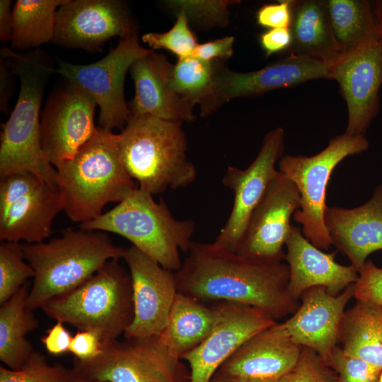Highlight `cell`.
Listing matches in <instances>:
<instances>
[{
    "instance_id": "6da1fadb",
    "label": "cell",
    "mask_w": 382,
    "mask_h": 382,
    "mask_svg": "<svg viewBox=\"0 0 382 382\" xmlns=\"http://www.w3.org/2000/svg\"><path fill=\"white\" fill-rule=\"evenodd\" d=\"M187 254L175 272L179 293L202 302L249 305L275 320L299 308L289 292V270L282 260L245 257L214 243L193 241Z\"/></svg>"
},
{
    "instance_id": "7a4b0ae2",
    "label": "cell",
    "mask_w": 382,
    "mask_h": 382,
    "mask_svg": "<svg viewBox=\"0 0 382 382\" xmlns=\"http://www.w3.org/2000/svg\"><path fill=\"white\" fill-rule=\"evenodd\" d=\"M1 55L18 76L21 88L15 108L2 124L0 178L13 173L28 172L57 185V170L42 149L40 119L44 89L55 69L48 64L38 49L18 54L11 48H4Z\"/></svg>"
},
{
    "instance_id": "3957f363",
    "label": "cell",
    "mask_w": 382,
    "mask_h": 382,
    "mask_svg": "<svg viewBox=\"0 0 382 382\" xmlns=\"http://www.w3.org/2000/svg\"><path fill=\"white\" fill-rule=\"evenodd\" d=\"M63 211L81 224L102 214L110 202L119 203L138 187L120 153L118 134L98 128L69 160L55 167Z\"/></svg>"
},
{
    "instance_id": "277c9868",
    "label": "cell",
    "mask_w": 382,
    "mask_h": 382,
    "mask_svg": "<svg viewBox=\"0 0 382 382\" xmlns=\"http://www.w3.org/2000/svg\"><path fill=\"white\" fill-rule=\"evenodd\" d=\"M21 245L35 272L26 301L32 311L80 286L109 260L122 259L125 249L103 231L81 228H66L59 237Z\"/></svg>"
},
{
    "instance_id": "5b68a950",
    "label": "cell",
    "mask_w": 382,
    "mask_h": 382,
    "mask_svg": "<svg viewBox=\"0 0 382 382\" xmlns=\"http://www.w3.org/2000/svg\"><path fill=\"white\" fill-rule=\"evenodd\" d=\"M182 125L149 115H131L118 134L123 165L139 188L157 195L187 187L196 180Z\"/></svg>"
},
{
    "instance_id": "8992f818",
    "label": "cell",
    "mask_w": 382,
    "mask_h": 382,
    "mask_svg": "<svg viewBox=\"0 0 382 382\" xmlns=\"http://www.w3.org/2000/svg\"><path fill=\"white\" fill-rule=\"evenodd\" d=\"M80 228L122 236L175 272L182 265L180 251L187 253L192 242L195 223L175 219L162 198L156 202L153 195L138 187L112 209Z\"/></svg>"
},
{
    "instance_id": "52a82bcc",
    "label": "cell",
    "mask_w": 382,
    "mask_h": 382,
    "mask_svg": "<svg viewBox=\"0 0 382 382\" xmlns=\"http://www.w3.org/2000/svg\"><path fill=\"white\" fill-rule=\"evenodd\" d=\"M41 310L56 322L97 332L103 342L117 340L134 318L130 274L119 259L109 260L80 286L47 301Z\"/></svg>"
},
{
    "instance_id": "ba28073f",
    "label": "cell",
    "mask_w": 382,
    "mask_h": 382,
    "mask_svg": "<svg viewBox=\"0 0 382 382\" xmlns=\"http://www.w3.org/2000/svg\"><path fill=\"white\" fill-rule=\"evenodd\" d=\"M369 145L364 136L343 133L331 139L314 156L285 155L279 161V171L294 183L300 195V208L293 215L294 219L301 224L303 236L321 250H328L332 245L325 223L330 175L343 159L367 150Z\"/></svg>"
},
{
    "instance_id": "9c48e42d",
    "label": "cell",
    "mask_w": 382,
    "mask_h": 382,
    "mask_svg": "<svg viewBox=\"0 0 382 382\" xmlns=\"http://www.w3.org/2000/svg\"><path fill=\"white\" fill-rule=\"evenodd\" d=\"M103 350L88 361L74 359L72 369L103 382H183L184 366L160 335L125 337L103 342Z\"/></svg>"
},
{
    "instance_id": "30bf717a",
    "label": "cell",
    "mask_w": 382,
    "mask_h": 382,
    "mask_svg": "<svg viewBox=\"0 0 382 382\" xmlns=\"http://www.w3.org/2000/svg\"><path fill=\"white\" fill-rule=\"evenodd\" d=\"M151 50L139 44L137 33L120 39L115 48L96 62L80 65L59 60L55 73L95 100L100 108V128L112 131L123 127L131 116L124 95L126 73L137 59Z\"/></svg>"
},
{
    "instance_id": "8fae6325",
    "label": "cell",
    "mask_w": 382,
    "mask_h": 382,
    "mask_svg": "<svg viewBox=\"0 0 382 382\" xmlns=\"http://www.w3.org/2000/svg\"><path fill=\"white\" fill-rule=\"evenodd\" d=\"M335 62L289 54L262 69L236 72L220 67L210 96L200 105V115L209 116L224 104L240 97H253L315 79H333Z\"/></svg>"
},
{
    "instance_id": "7c38bea8",
    "label": "cell",
    "mask_w": 382,
    "mask_h": 382,
    "mask_svg": "<svg viewBox=\"0 0 382 382\" xmlns=\"http://www.w3.org/2000/svg\"><path fill=\"white\" fill-rule=\"evenodd\" d=\"M284 148V131L277 127L266 134L256 158L248 168L228 167L222 183L233 190V204L215 244L238 250L253 212L279 171L275 165L282 158Z\"/></svg>"
},
{
    "instance_id": "4fadbf2b",
    "label": "cell",
    "mask_w": 382,
    "mask_h": 382,
    "mask_svg": "<svg viewBox=\"0 0 382 382\" xmlns=\"http://www.w3.org/2000/svg\"><path fill=\"white\" fill-rule=\"evenodd\" d=\"M333 79L347 107L345 133L364 136L380 109L382 37L378 35L342 53L334 62Z\"/></svg>"
},
{
    "instance_id": "5bb4252c",
    "label": "cell",
    "mask_w": 382,
    "mask_h": 382,
    "mask_svg": "<svg viewBox=\"0 0 382 382\" xmlns=\"http://www.w3.org/2000/svg\"><path fill=\"white\" fill-rule=\"evenodd\" d=\"M96 105L89 94L69 82L50 96L41 112L40 141L52 166L72 158L96 134Z\"/></svg>"
},
{
    "instance_id": "9a60e30c",
    "label": "cell",
    "mask_w": 382,
    "mask_h": 382,
    "mask_svg": "<svg viewBox=\"0 0 382 382\" xmlns=\"http://www.w3.org/2000/svg\"><path fill=\"white\" fill-rule=\"evenodd\" d=\"M219 319L207 337L182 360L189 364L190 382H210L221 365L251 337L277 321L246 304L218 301Z\"/></svg>"
},
{
    "instance_id": "2e32d148",
    "label": "cell",
    "mask_w": 382,
    "mask_h": 382,
    "mask_svg": "<svg viewBox=\"0 0 382 382\" xmlns=\"http://www.w3.org/2000/svg\"><path fill=\"white\" fill-rule=\"evenodd\" d=\"M125 5L115 0H68L57 11L52 42L93 51L110 38L137 33Z\"/></svg>"
},
{
    "instance_id": "e0dca14e",
    "label": "cell",
    "mask_w": 382,
    "mask_h": 382,
    "mask_svg": "<svg viewBox=\"0 0 382 382\" xmlns=\"http://www.w3.org/2000/svg\"><path fill=\"white\" fill-rule=\"evenodd\" d=\"M122 259L132 279L134 318L125 337L159 335L178 293L175 272L132 245Z\"/></svg>"
},
{
    "instance_id": "ac0fdd59",
    "label": "cell",
    "mask_w": 382,
    "mask_h": 382,
    "mask_svg": "<svg viewBox=\"0 0 382 382\" xmlns=\"http://www.w3.org/2000/svg\"><path fill=\"white\" fill-rule=\"evenodd\" d=\"M299 208L297 187L278 171L253 212L236 253L249 257L284 260L283 248L292 226L290 219Z\"/></svg>"
},
{
    "instance_id": "d6986e66",
    "label": "cell",
    "mask_w": 382,
    "mask_h": 382,
    "mask_svg": "<svg viewBox=\"0 0 382 382\" xmlns=\"http://www.w3.org/2000/svg\"><path fill=\"white\" fill-rule=\"evenodd\" d=\"M301 348L277 323L248 340L216 374L246 382H276L293 368Z\"/></svg>"
},
{
    "instance_id": "ffe728a7",
    "label": "cell",
    "mask_w": 382,
    "mask_h": 382,
    "mask_svg": "<svg viewBox=\"0 0 382 382\" xmlns=\"http://www.w3.org/2000/svg\"><path fill=\"white\" fill-rule=\"evenodd\" d=\"M352 297L354 284L335 296L323 286L310 288L301 294L297 310L282 324L296 343L312 349L326 361L338 345L341 321Z\"/></svg>"
},
{
    "instance_id": "44dd1931",
    "label": "cell",
    "mask_w": 382,
    "mask_h": 382,
    "mask_svg": "<svg viewBox=\"0 0 382 382\" xmlns=\"http://www.w3.org/2000/svg\"><path fill=\"white\" fill-rule=\"evenodd\" d=\"M173 64L162 54L151 50L137 59L129 71L135 94L131 115H149L167 120L190 122L196 119L194 105L181 98L172 85Z\"/></svg>"
},
{
    "instance_id": "7402d4cb",
    "label": "cell",
    "mask_w": 382,
    "mask_h": 382,
    "mask_svg": "<svg viewBox=\"0 0 382 382\" xmlns=\"http://www.w3.org/2000/svg\"><path fill=\"white\" fill-rule=\"evenodd\" d=\"M284 258L289 270L288 290L299 299L307 289L323 286L332 295H337L354 284L359 271L352 265L335 261V252L327 253L311 243L300 228L291 226L285 243Z\"/></svg>"
},
{
    "instance_id": "603a6c76",
    "label": "cell",
    "mask_w": 382,
    "mask_h": 382,
    "mask_svg": "<svg viewBox=\"0 0 382 382\" xmlns=\"http://www.w3.org/2000/svg\"><path fill=\"white\" fill-rule=\"evenodd\" d=\"M325 223L331 243L359 271L371 253L382 250V184L358 207H328Z\"/></svg>"
},
{
    "instance_id": "cb8c5ba5",
    "label": "cell",
    "mask_w": 382,
    "mask_h": 382,
    "mask_svg": "<svg viewBox=\"0 0 382 382\" xmlns=\"http://www.w3.org/2000/svg\"><path fill=\"white\" fill-rule=\"evenodd\" d=\"M63 211L57 185L42 181L0 214L1 241L41 243L52 234L54 218Z\"/></svg>"
},
{
    "instance_id": "d4e9b609",
    "label": "cell",
    "mask_w": 382,
    "mask_h": 382,
    "mask_svg": "<svg viewBox=\"0 0 382 382\" xmlns=\"http://www.w3.org/2000/svg\"><path fill=\"white\" fill-rule=\"evenodd\" d=\"M290 54L335 62L342 54L324 0H293Z\"/></svg>"
},
{
    "instance_id": "484cf974",
    "label": "cell",
    "mask_w": 382,
    "mask_h": 382,
    "mask_svg": "<svg viewBox=\"0 0 382 382\" xmlns=\"http://www.w3.org/2000/svg\"><path fill=\"white\" fill-rule=\"evenodd\" d=\"M219 317L216 305L208 307L202 301L178 292L160 336L170 352L182 359L207 337Z\"/></svg>"
},
{
    "instance_id": "4316f807",
    "label": "cell",
    "mask_w": 382,
    "mask_h": 382,
    "mask_svg": "<svg viewBox=\"0 0 382 382\" xmlns=\"http://www.w3.org/2000/svg\"><path fill=\"white\" fill-rule=\"evenodd\" d=\"M339 343L347 353L382 369V306L357 300L343 315Z\"/></svg>"
},
{
    "instance_id": "83f0119b",
    "label": "cell",
    "mask_w": 382,
    "mask_h": 382,
    "mask_svg": "<svg viewBox=\"0 0 382 382\" xmlns=\"http://www.w3.org/2000/svg\"><path fill=\"white\" fill-rule=\"evenodd\" d=\"M29 290L26 283L0 306V360L11 369H19L35 351L25 337L38 328L33 311L26 306Z\"/></svg>"
},
{
    "instance_id": "f1b7e54d",
    "label": "cell",
    "mask_w": 382,
    "mask_h": 382,
    "mask_svg": "<svg viewBox=\"0 0 382 382\" xmlns=\"http://www.w3.org/2000/svg\"><path fill=\"white\" fill-rule=\"evenodd\" d=\"M68 0H18L12 10L11 50H25L53 40L57 9Z\"/></svg>"
},
{
    "instance_id": "f546056e",
    "label": "cell",
    "mask_w": 382,
    "mask_h": 382,
    "mask_svg": "<svg viewBox=\"0 0 382 382\" xmlns=\"http://www.w3.org/2000/svg\"><path fill=\"white\" fill-rule=\"evenodd\" d=\"M342 53L378 35L371 1L324 0Z\"/></svg>"
},
{
    "instance_id": "4dcf8cb0",
    "label": "cell",
    "mask_w": 382,
    "mask_h": 382,
    "mask_svg": "<svg viewBox=\"0 0 382 382\" xmlns=\"http://www.w3.org/2000/svg\"><path fill=\"white\" fill-rule=\"evenodd\" d=\"M221 66L218 60L205 61L190 56L180 58L173 64V87L184 100L200 105L210 96Z\"/></svg>"
},
{
    "instance_id": "1f68e13d",
    "label": "cell",
    "mask_w": 382,
    "mask_h": 382,
    "mask_svg": "<svg viewBox=\"0 0 382 382\" xmlns=\"http://www.w3.org/2000/svg\"><path fill=\"white\" fill-rule=\"evenodd\" d=\"M35 272L25 260L21 243H0V305L11 299Z\"/></svg>"
},
{
    "instance_id": "d6a6232c",
    "label": "cell",
    "mask_w": 382,
    "mask_h": 382,
    "mask_svg": "<svg viewBox=\"0 0 382 382\" xmlns=\"http://www.w3.org/2000/svg\"><path fill=\"white\" fill-rule=\"evenodd\" d=\"M70 369L59 364H50L35 350L18 369L0 366V382H66Z\"/></svg>"
},
{
    "instance_id": "836d02e7",
    "label": "cell",
    "mask_w": 382,
    "mask_h": 382,
    "mask_svg": "<svg viewBox=\"0 0 382 382\" xmlns=\"http://www.w3.org/2000/svg\"><path fill=\"white\" fill-rule=\"evenodd\" d=\"M176 21L165 33H148L141 37L144 42L152 50L165 49L178 56V59L190 57L198 45L197 37L189 27V20L183 11L176 12Z\"/></svg>"
},
{
    "instance_id": "e575fe53",
    "label": "cell",
    "mask_w": 382,
    "mask_h": 382,
    "mask_svg": "<svg viewBox=\"0 0 382 382\" xmlns=\"http://www.w3.org/2000/svg\"><path fill=\"white\" fill-rule=\"evenodd\" d=\"M236 1L178 0L166 4L175 12L183 11L188 20L204 26H226L228 23L229 7Z\"/></svg>"
},
{
    "instance_id": "d590c367",
    "label": "cell",
    "mask_w": 382,
    "mask_h": 382,
    "mask_svg": "<svg viewBox=\"0 0 382 382\" xmlns=\"http://www.w3.org/2000/svg\"><path fill=\"white\" fill-rule=\"evenodd\" d=\"M326 361L335 371L337 382H377L381 371L339 345L332 349Z\"/></svg>"
},
{
    "instance_id": "8d00e7d4",
    "label": "cell",
    "mask_w": 382,
    "mask_h": 382,
    "mask_svg": "<svg viewBox=\"0 0 382 382\" xmlns=\"http://www.w3.org/2000/svg\"><path fill=\"white\" fill-rule=\"evenodd\" d=\"M276 382H337L335 371L316 351L302 347L293 368Z\"/></svg>"
},
{
    "instance_id": "74e56055",
    "label": "cell",
    "mask_w": 382,
    "mask_h": 382,
    "mask_svg": "<svg viewBox=\"0 0 382 382\" xmlns=\"http://www.w3.org/2000/svg\"><path fill=\"white\" fill-rule=\"evenodd\" d=\"M42 180L28 172H18L0 178V214Z\"/></svg>"
},
{
    "instance_id": "f35d334b",
    "label": "cell",
    "mask_w": 382,
    "mask_h": 382,
    "mask_svg": "<svg viewBox=\"0 0 382 382\" xmlns=\"http://www.w3.org/2000/svg\"><path fill=\"white\" fill-rule=\"evenodd\" d=\"M354 297L382 306V267L366 260L359 270V277L354 284Z\"/></svg>"
},
{
    "instance_id": "ab89813d",
    "label": "cell",
    "mask_w": 382,
    "mask_h": 382,
    "mask_svg": "<svg viewBox=\"0 0 382 382\" xmlns=\"http://www.w3.org/2000/svg\"><path fill=\"white\" fill-rule=\"evenodd\" d=\"M293 0L265 4L256 13L258 25L270 29L290 28Z\"/></svg>"
},
{
    "instance_id": "60d3db41",
    "label": "cell",
    "mask_w": 382,
    "mask_h": 382,
    "mask_svg": "<svg viewBox=\"0 0 382 382\" xmlns=\"http://www.w3.org/2000/svg\"><path fill=\"white\" fill-rule=\"evenodd\" d=\"M102 347V338L97 332L78 330L72 337L69 352L77 360L88 361L100 354Z\"/></svg>"
},
{
    "instance_id": "b9f144b4",
    "label": "cell",
    "mask_w": 382,
    "mask_h": 382,
    "mask_svg": "<svg viewBox=\"0 0 382 382\" xmlns=\"http://www.w3.org/2000/svg\"><path fill=\"white\" fill-rule=\"evenodd\" d=\"M234 40V37L226 36L202 44H198L190 57L205 61L228 59L233 53Z\"/></svg>"
},
{
    "instance_id": "7bdbcfd3",
    "label": "cell",
    "mask_w": 382,
    "mask_h": 382,
    "mask_svg": "<svg viewBox=\"0 0 382 382\" xmlns=\"http://www.w3.org/2000/svg\"><path fill=\"white\" fill-rule=\"evenodd\" d=\"M72 337L64 324L57 321L46 330L40 341L49 354L57 356L69 352Z\"/></svg>"
},
{
    "instance_id": "ee69618b",
    "label": "cell",
    "mask_w": 382,
    "mask_h": 382,
    "mask_svg": "<svg viewBox=\"0 0 382 382\" xmlns=\"http://www.w3.org/2000/svg\"><path fill=\"white\" fill-rule=\"evenodd\" d=\"M291 40L290 28L270 29L262 33L259 37L260 47L267 57L289 50Z\"/></svg>"
},
{
    "instance_id": "f6af8a7d",
    "label": "cell",
    "mask_w": 382,
    "mask_h": 382,
    "mask_svg": "<svg viewBox=\"0 0 382 382\" xmlns=\"http://www.w3.org/2000/svg\"><path fill=\"white\" fill-rule=\"evenodd\" d=\"M11 1H0V40L6 42L11 40L13 28V14L11 10Z\"/></svg>"
},
{
    "instance_id": "bcb514c9",
    "label": "cell",
    "mask_w": 382,
    "mask_h": 382,
    "mask_svg": "<svg viewBox=\"0 0 382 382\" xmlns=\"http://www.w3.org/2000/svg\"><path fill=\"white\" fill-rule=\"evenodd\" d=\"M12 71L7 64L6 61L3 58L1 59L0 76H1V110L6 111L7 104L9 100V82L10 74Z\"/></svg>"
},
{
    "instance_id": "7dc6e473",
    "label": "cell",
    "mask_w": 382,
    "mask_h": 382,
    "mask_svg": "<svg viewBox=\"0 0 382 382\" xmlns=\"http://www.w3.org/2000/svg\"><path fill=\"white\" fill-rule=\"evenodd\" d=\"M371 4L378 33L382 37V0L371 1Z\"/></svg>"
},
{
    "instance_id": "c3c4849f",
    "label": "cell",
    "mask_w": 382,
    "mask_h": 382,
    "mask_svg": "<svg viewBox=\"0 0 382 382\" xmlns=\"http://www.w3.org/2000/svg\"><path fill=\"white\" fill-rule=\"evenodd\" d=\"M66 382H103L94 379H90L84 377L74 371L72 369H70L69 375Z\"/></svg>"
},
{
    "instance_id": "681fc988",
    "label": "cell",
    "mask_w": 382,
    "mask_h": 382,
    "mask_svg": "<svg viewBox=\"0 0 382 382\" xmlns=\"http://www.w3.org/2000/svg\"><path fill=\"white\" fill-rule=\"evenodd\" d=\"M210 382H246L244 381L226 377L221 376L218 374H215L211 379Z\"/></svg>"
},
{
    "instance_id": "f907efd6",
    "label": "cell",
    "mask_w": 382,
    "mask_h": 382,
    "mask_svg": "<svg viewBox=\"0 0 382 382\" xmlns=\"http://www.w3.org/2000/svg\"><path fill=\"white\" fill-rule=\"evenodd\" d=\"M377 382H382V369L381 371V374H380V376Z\"/></svg>"
}]
</instances>
